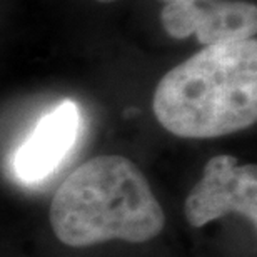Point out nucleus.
<instances>
[{"mask_svg":"<svg viewBox=\"0 0 257 257\" xmlns=\"http://www.w3.org/2000/svg\"><path fill=\"white\" fill-rule=\"evenodd\" d=\"M161 22L172 39L195 35L204 45L254 39L255 4L242 0H161Z\"/></svg>","mask_w":257,"mask_h":257,"instance_id":"obj_4","label":"nucleus"},{"mask_svg":"<svg viewBox=\"0 0 257 257\" xmlns=\"http://www.w3.org/2000/svg\"><path fill=\"white\" fill-rule=\"evenodd\" d=\"M152 110L167 132L214 139L257 120V40L205 45L159 80Z\"/></svg>","mask_w":257,"mask_h":257,"instance_id":"obj_1","label":"nucleus"},{"mask_svg":"<svg viewBox=\"0 0 257 257\" xmlns=\"http://www.w3.org/2000/svg\"><path fill=\"white\" fill-rule=\"evenodd\" d=\"M50 224L69 247L107 240L139 244L161 234L166 215L136 164L122 156H99L62 182L50 204Z\"/></svg>","mask_w":257,"mask_h":257,"instance_id":"obj_2","label":"nucleus"},{"mask_svg":"<svg viewBox=\"0 0 257 257\" xmlns=\"http://www.w3.org/2000/svg\"><path fill=\"white\" fill-rule=\"evenodd\" d=\"M95 2H100V4H112V2H115V0H95Z\"/></svg>","mask_w":257,"mask_h":257,"instance_id":"obj_6","label":"nucleus"},{"mask_svg":"<svg viewBox=\"0 0 257 257\" xmlns=\"http://www.w3.org/2000/svg\"><path fill=\"white\" fill-rule=\"evenodd\" d=\"M184 214L192 227H204L227 214H239L255 225L257 167L225 154L212 157L187 195Z\"/></svg>","mask_w":257,"mask_h":257,"instance_id":"obj_3","label":"nucleus"},{"mask_svg":"<svg viewBox=\"0 0 257 257\" xmlns=\"http://www.w3.org/2000/svg\"><path fill=\"white\" fill-rule=\"evenodd\" d=\"M80 110L72 100H64L44 115L32 134L14 156V171L25 184L47 179L60 166L79 136Z\"/></svg>","mask_w":257,"mask_h":257,"instance_id":"obj_5","label":"nucleus"}]
</instances>
